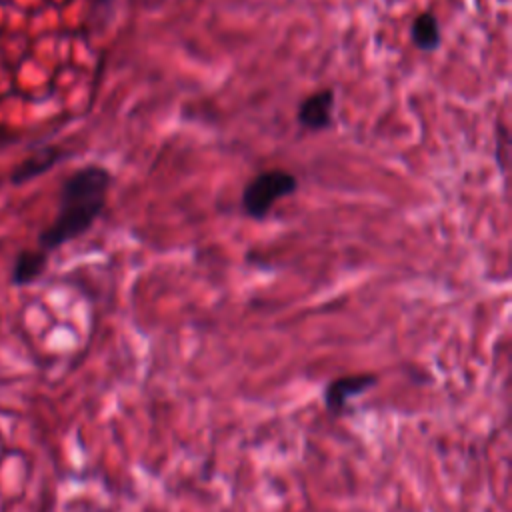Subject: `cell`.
Wrapping results in <instances>:
<instances>
[{"mask_svg": "<svg viewBox=\"0 0 512 512\" xmlns=\"http://www.w3.org/2000/svg\"><path fill=\"white\" fill-rule=\"evenodd\" d=\"M112 180V172L100 164H88L72 172L60 186L54 220L38 238L40 250L48 254L86 234L106 208Z\"/></svg>", "mask_w": 512, "mask_h": 512, "instance_id": "6da1fadb", "label": "cell"}, {"mask_svg": "<svg viewBox=\"0 0 512 512\" xmlns=\"http://www.w3.org/2000/svg\"><path fill=\"white\" fill-rule=\"evenodd\" d=\"M300 180L290 170L272 168L254 174L242 188L240 204L248 218L262 222L270 210L282 200L298 192Z\"/></svg>", "mask_w": 512, "mask_h": 512, "instance_id": "7a4b0ae2", "label": "cell"}, {"mask_svg": "<svg viewBox=\"0 0 512 512\" xmlns=\"http://www.w3.org/2000/svg\"><path fill=\"white\" fill-rule=\"evenodd\" d=\"M376 386H378V376L374 372H358V374H344V376L332 378L322 392L324 408L330 414L338 416L346 410L350 400L366 394Z\"/></svg>", "mask_w": 512, "mask_h": 512, "instance_id": "3957f363", "label": "cell"}, {"mask_svg": "<svg viewBox=\"0 0 512 512\" xmlns=\"http://www.w3.org/2000/svg\"><path fill=\"white\" fill-rule=\"evenodd\" d=\"M336 92L322 88L300 100L296 108V122L308 132H324L334 126Z\"/></svg>", "mask_w": 512, "mask_h": 512, "instance_id": "277c9868", "label": "cell"}, {"mask_svg": "<svg viewBox=\"0 0 512 512\" xmlns=\"http://www.w3.org/2000/svg\"><path fill=\"white\" fill-rule=\"evenodd\" d=\"M408 34H410L412 46L416 50L424 52V54L436 52L442 44L440 22H438V16L432 10H424V12L416 14L414 20L410 22Z\"/></svg>", "mask_w": 512, "mask_h": 512, "instance_id": "5b68a950", "label": "cell"}, {"mask_svg": "<svg viewBox=\"0 0 512 512\" xmlns=\"http://www.w3.org/2000/svg\"><path fill=\"white\" fill-rule=\"evenodd\" d=\"M64 158V152L56 146H46L40 148L38 152L30 154L24 162H20L12 174V182L14 184H24L44 172H48L54 164H58Z\"/></svg>", "mask_w": 512, "mask_h": 512, "instance_id": "8992f818", "label": "cell"}, {"mask_svg": "<svg viewBox=\"0 0 512 512\" xmlns=\"http://www.w3.org/2000/svg\"><path fill=\"white\" fill-rule=\"evenodd\" d=\"M48 254L40 248L36 250H24L18 254L14 270H12V280L14 284H30L34 282L46 268Z\"/></svg>", "mask_w": 512, "mask_h": 512, "instance_id": "52a82bcc", "label": "cell"}, {"mask_svg": "<svg viewBox=\"0 0 512 512\" xmlns=\"http://www.w3.org/2000/svg\"><path fill=\"white\" fill-rule=\"evenodd\" d=\"M16 140V136L6 128V126H0V150L8 144H12Z\"/></svg>", "mask_w": 512, "mask_h": 512, "instance_id": "ba28073f", "label": "cell"}]
</instances>
